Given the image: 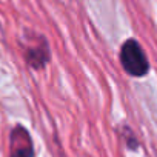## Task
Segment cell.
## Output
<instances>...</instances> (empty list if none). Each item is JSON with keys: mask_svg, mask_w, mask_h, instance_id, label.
I'll list each match as a JSON object with an SVG mask.
<instances>
[{"mask_svg": "<svg viewBox=\"0 0 157 157\" xmlns=\"http://www.w3.org/2000/svg\"><path fill=\"white\" fill-rule=\"evenodd\" d=\"M10 157H36L34 143L28 129L16 125L10 134Z\"/></svg>", "mask_w": 157, "mask_h": 157, "instance_id": "7a4b0ae2", "label": "cell"}, {"mask_svg": "<svg viewBox=\"0 0 157 157\" xmlns=\"http://www.w3.org/2000/svg\"><path fill=\"white\" fill-rule=\"evenodd\" d=\"M25 60L33 69H43L51 60V49L45 36H37L36 42L25 49Z\"/></svg>", "mask_w": 157, "mask_h": 157, "instance_id": "3957f363", "label": "cell"}, {"mask_svg": "<svg viewBox=\"0 0 157 157\" xmlns=\"http://www.w3.org/2000/svg\"><path fill=\"white\" fill-rule=\"evenodd\" d=\"M120 136H122V139H123V142H125V145H126L128 149H131V151L139 149V140H137L134 131L129 126H126V125L122 126L120 128Z\"/></svg>", "mask_w": 157, "mask_h": 157, "instance_id": "277c9868", "label": "cell"}, {"mask_svg": "<svg viewBox=\"0 0 157 157\" xmlns=\"http://www.w3.org/2000/svg\"><path fill=\"white\" fill-rule=\"evenodd\" d=\"M120 65L123 71L136 78H142L149 72V60L142 48V45L136 39H128L123 42L119 54Z\"/></svg>", "mask_w": 157, "mask_h": 157, "instance_id": "6da1fadb", "label": "cell"}]
</instances>
